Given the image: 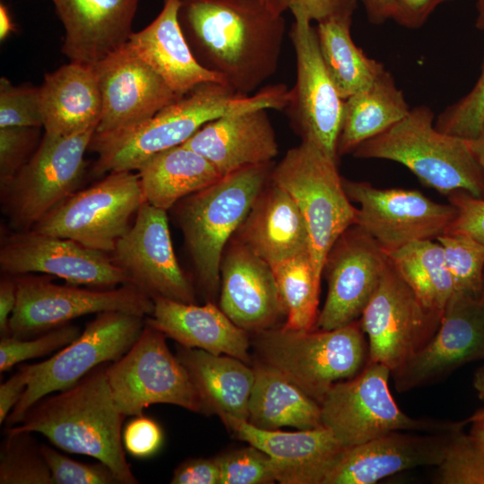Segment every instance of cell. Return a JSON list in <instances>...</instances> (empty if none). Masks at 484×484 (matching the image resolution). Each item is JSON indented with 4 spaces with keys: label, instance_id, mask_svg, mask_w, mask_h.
<instances>
[{
    "label": "cell",
    "instance_id": "obj_6",
    "mask_svg": "<svg viewBox=\"0 0 484 484\" xmlns=\"http://www.w3.org/2000/svg\"><path fill=\"white\" fill-rule=\"evenodd\" d=\"M272 163L247 167L178 202L177 220L202 288L219 290L225 246L270 179Z\"/></svg>",
    "mask_w": 484,
    "mask_h": 484
},
{
    "label": "cell",
    "instance_id": "obj_8",
    "mask_svg": "<svg viewBox=\"0 0 484 484\" xmlns=\"http://www.w3.org/2000/svg\"><path fill=\"white\" fill-rule=\"evenodd\" d=\"M391 370L368 361L355 376L336 383L320 403L322 426L345 448L393 431L449 433L468 422L415 419L397 405L389 386Z\"/></svg>",
    "mask_w": 484,
    "mask_h": 484
},
{
    "label": "cell",
    "instance_id": "obj_30",
    "mask_svg": "<svg viewBox=\"0 0 484 484\" xmlns=\"http://www.w3.org/2000/svg\"><path fill=\"white\" fill-rule=\"evenodd\" d=\"M39 90L45 134L69 136L96 128L102 99L92 65H64L45 74Z\"/></svg>",
    "mask_w": 484,
    "mask_h": 484
},
{
    "label": "cell",
    "instance_id": "obj_52",
    "mask_svg": "<svg viewBox=\"0 0 484 484\" xmlns=\"http://www.w3.org/2000/svg\"><path fill=\"white\" fill-rule=\"evenodd\" d=\"M32 374V365L20 367L8 380L0 385V423L7 417L22 398Z\"/></svg>",
    "mask_w": 484,
    "mask_h": 484
},
{
    "label": "cell",
    "instance_id": "obj_56",
    "mask_svg": "<svg viewBox=\"0 0 484 484\" xmlns=\"http://www.w3.org/2000/svg\"><path fill=\"white\" fill-rule=\"evenodd\" d=\"M14 30L11 14L5 4H0V39L4 40Z\"/></svg>",
    "mask_w": 484,
    "mask_h": 484
},
{
    "label": "cell",
    "instance_id": "obj_20",
    "mask_svg": "<svg viewBox=\"0 0 484 484\" xmlns=\"http://www.w3.org/2000/svg\"><path fill=\"white\" fill-rule=\"evenodd\" d=\"M92 66L102 99L95 134L134 127L179 98L128 41Z\"/></svg>",
    "mask_w": 484,
    "mask_h": 484
},
{
    "label": "cell",
    "instance_id": "obj_10",
    "mask_svg": "<svg viewBox=\"0 0 484 484\" xmlns=\"http://www.w3.org/2000/svg\"><path fill=\"white\" fill-rule=\"evenodd\" d=\"M145 317L118 311L97 314L81 334L51 358L31 364L32 374L22 398L5 423L22 421L30 409L43 397L69 388L103 364L123 357L139 338Z\"/></svg>",
    "mask_w": 484,
    "mask_h": 484
},
{
    "label": "cell",
    "instance_id": "obj_45",
    "mask_svg": "<svg viewBox=\"0 0 484 484\" xmlns=\"http://www.w3.org/2000/svg\"><path fill=\"white\" fill-rule=\"evenodd\" d=\"M39 128H0V188L13 180L39 147L41 141Z\"/></svg>",
    "mask_w": 484,
    "mask_h": 484
},
{
    "label": "cell",
    "instance_id": "obj_23",
    "mask_svg": "<svg viewBox=\"0 0 484 484\" xmlns=\"http://www.w3.org/2000/svg\"><path fill=\"white\" fill-rule=\"evenodd\" d=\"M220 419L238 439L271 457L281 484H324L345 449L324 426L285 432L261 429L233 417Z\"/></svg>",
    "mask_w": 484,
    "mask_h": 484
},
{
    "label": "cell",
    "instance_id": "obj_1",
    "mask_svg": "<svg viewBox=\"0 0 484 484\" xmlns=\"http://www.w3.org/2000/svg\"><path fill=\"white\" fill-rule=\"evenodd\" d=\"M290 0H180L178 20L197 61L240 95L277 71Z\"/></svg>",
    "mask_w": 484,
    "mask_h": 484
},
{
    "label": "cell",
    "instance_id": "obj_31",
    "mask_svg": "<svg viewBox=\"0 0 484 484\" xmlns=\"http://www.w3.org/2000/svg\"><path fill=\"white\" fill-rule=\"evenodd\" d=\"M177 357L195 387L203 413L247 419L255 381L253 367L229 355L181 345H177Z\"/></svg>",
    "mask_w": 484,
    "mask_h": 484
},
{
    "label": "cell",
    "instance_id": "obj_33",
    "mask_svg": "<svg viewBox=\"0 0 484 484\" xmlns=\"http://www.w3.org/2000/svg\"><path fill=\"white\" fill-rule=\"evenodd\" d=\"M255 381L246 421L265 430L292 427L298 430L322 426L320 404L278 371L254 363Z\"/></svg>",
    "mask_w": 484,
    "mask_h": 484
},
{
    "label": "cell",
    "instance_id": "obj_26",
    "mask_svg": "<svg viewBox=\"0 0 484 484\" xmlns=\"http://www.w3.org/2000/svg\"><path fill=\"white\" fill-rule=\"evenodd\" d=\"M65 28L62 52L94 65L125 44L140 0H51Z\"/></svg>",
    "mask_w": 484,
    "mask_h": 484
},
{
    "label": "cell",
    "instance_id": "obj_50",
    "mask_svg": "<svg viewBox=\"0 0 484 484\" xmlns=\"http://www.w3.org/2000/svg\"><path fill=\"white\" fill-rule=\"evenodd\" d=\"M358 0H290V11H300L312 22L352 16Z\"/></svg>",
    "mask_w": 484,
    "mask_h": 484
},
{
    "label": "cell",
    "instance_id": "obj_27",
    "mask_svg": "<svg viewBox=\"0 0 484 484\" xmlns=\"http://www.w3.org/2000/svg\"><path fill=\"white\" fill-rule=\"evenodd\" d=\"M152 299L153 311L145 322L178 345L250 363L249 333L235 324L213 303L199 306L161 297Z\"/></svg>",
    "mask_w": 484,
    "mask_h": 484
},
{
    "label": "cell",
    "instance_id": "obj_17",
    "mask_svg": "<svg viewBox=\"0 0 484 484\" xmlns=\"http://www.w3.org/2000/svg\"><path fill=\"white\" fill-rule=\"evenodd\" d=\"M0 268L5 274L46 273L99 289L131 282L110 254L33 229L12 231L2 238Z\"/></svg>",
    "mask_w": 484,
    "mask_h": 484
},
{
    "label": "cell",
    "instance_id": "obj_25",
    "mask_svg": "<svg viewBox=\"0 0 484 484\" xmlns=\"http://www.w3.org/2000/svg\"><path fill=\"white\" fill-rule=\"evenodd\" d=\"M267 110L255 108L219 117L203 125L183 145L203 156L222 177L272 163L279 146Z\"/></svg>",
    "mask_w": 484,
    "mask_h": 484
},
{
    "label": "cell",
    "instance_id": "obj_32",
    "mask_svg": "<svg viewBox=\"0 0 484 484\" xmlns=\"http://www.w3.org/2000/svg\"><path fill=\"white\" fill-rule=\"evenodd\" d=\"M137 170L144 201L167 212L223 177L208 160L183 144L151 156Z\"/></svg>",
    "mask_w": 484,
    "mask_h": 484
},
{
    "label": "cell",
    "instance_id": "obj_13",
    "mask_svg": "<svg viewBox=\"0 0 484 484\" xmlns=\"http://www.w3.org/2000/svg\"><path fill=\"white\" fill-rule=\"evenodd\" d=\"M166 337L145 322L130 350L107 365L113 398L125 417L142 415L145 408L156 403L203 412L195 387L186 367L169 349Z\"/></svg>",
    "mask_w": 484,
    "mask_h": 484
},
{
    "label": "cell",
    "instance_id": "obj_41",
    "mask_svg": "<svg viewBox=\"0 0 484 484\" xmlns=\"http://www.w3.org/2000/svg\"><path fill=\"white\" fill-rule=\"evenodd\" d=\"M81 333L77 325L66 324L47 331L39 337L20 339L11 335L3 336L0 340V371H7L22 361L61 350Z\"/></svg>",
    "mask_w": 484,
    "mask_h": 484
},
{
    "label": "cell",
    "instance_id": "obj_11",
    "mask_svg": "<svg viewBox=\"0 0 484 484\" xmlns=\"http://www.w3.org/2000/svg\"><path fill=\"white\" fill-rule=\"evenodd\" d=\"M144 202L138 174L113 171L72 194L31 229L111 254Z\"/></svg>",
    "mask_w": 484,
    "mask_h": 484
},
{
    "label": "cell",
    "instance_id": "obj_2",
    "mask_svg": "<svg viewBox=\"0 0 484 484\" xmlns=\"http://www.w3.org/2000/svg\"><path fill=\"white\" fill-rule=\"evenodd\" d=\"M286 85H271L254 95H240L220 82H205L134 127L109 134H93L89 150L98 154L91 173L137 170L151 156L181 145L211 120L241 110L285 109Z\"/></svg>",
    "mask_w": 484,
    "mask_h": 484
},
{
    "label": "cell",
    "instance_id": "obj_12",
    "mask_svg": "<svg viewBox=\"0 0 484 484\" xmlns=\"http://www.w3.org/2000/svg\"><path fill=\"white\" fill-rule=\"evenodd\" d=\"M13 276L17 299L9 330L16 338L34 337L90 314L118 311L146 317L153 311V299L131 282L108 289L82 288L28 273Z\"/></svg>",
    "mask_w": 484,
    "mask_h": 484
},
{
    "label": "cell",
    "instance_id": "obj_14",
    "mask_svg": "<svg viewBox=\"0 0 484 484\" xmlns=\"http://www.w3.org/2000/svg\"><path fill=\"white\" fill-rule=\"evenodd\" d=\"M291 13L289 36L296 56V82L285 110L301 141L314 143L338 161L344 99L325 67L312 21L300 11Z\"/></svg>",
    "mask_w": 484,
    "mask_h": 484
},
{
    "label": "cell",
    "instance_id": "obj_43",
    "mask_svg": "<svg viewBox=\"0 0 484 484\" xmlns=\"http://www.w3.org/2000/svg\"><path fill=\"white\" fill-rule=\"evenodd\" d=\"M220 484H269L276 481L271 457L249 445L217 456Z\"/></svg>",
    "mask_w": 484,
    "mask_h": 484
},
{
    "label": "cell",
    "instance_id": "obj_59",
    "mask_svg": "<svg viewBox=\"0 0 484 484\" xmlns=\"http://www.w3.org/2000/svg\"><path fill=\"white\" fill-rule=\"evenodd\" d=\"M477 18L475 26L480 30H484V0H477Z\"/></svg>",
    "mask_w": 484,
    "mask_h": 484
},
{
    "label": "cell",
    "instance_id": "obj_16",
    "mask_svg": "<svg viewBox=\"0 0 484 484\" xmlns=\"http://www.w3.org/2000/svg\"><path fill=\"white\" fill-rule=\"evenodd\" d=\"M350 201L359 205L356 226L386 253L445 234L456 216L449 203L432 201L418 190L376 188L367 182L342 178Z\"/></svg>",
    "mask_w": 484,
    "mask_h": 484
},
{
    "label": "cell",
    "instance_id": "obj_24",
    "mask_svg": "<svg viewBox=\"0 0 484 484\" xmlns=\"http://www.w3.org/2000/svg\"><path fill=\"white\" fill-rule=\"evenodd\" d=\"M220 308L238 327L256 333L286 316L272 266L240 240L222 257Z\"/></svg>",
    "mask_w": 484,
    "mask_h": 484
},
{
    "label": "cell",
    "instance_id": "obj_22",
    "mask_svg": "<svg viewBox=\"0 0 484 484\" xmlns=\"http://www.w3.org/2000/svg\"><path fill=\"white\" fill-rule=\"evenodd\" d=\"M452 433L393 431L345 448L324 484H374L406 470L437 466Z\"/></svg>",
    "mask_w": 484,
    "mask_h": 484
},
{
    "label": "cell",
    "instance_id": "obj_36",
    "mask_svg": "<svg viewBox=\"0 0 484 484\" xmlns=\"http://www.w3.org/2000/svg\"><path fill=\"white\" fill-rule=\"evenodd\" d=\"M386 255L423 305L442 315L454 285L437 240L414 241Z\"/></svg>",
    "mask_w": 484,
    "mask_h": 484
},
{
    "label": "cell",
    "instance_id": "obj_15",
    "mask_svg": "<svg viewBox=\"0 0 484 484\" xmlns=\"http://www.w3.org/2000/svg\"><path fill=\"white\" fill-rule=\"evenodd\" d=\"M441 316L423 305L388 258L378 286L359 318L369 360L393 372L428 342Z\"/></svg>",
    "mask_w": 484,
    "mask_h": 484
},
{
    "label": "cell",
    "instance_id": "obj_18",
    "mask_svg": "<svg viewBox=\"0 0 484 484\" xmlns=\"http://www.w3.org/2000/svg\"><path fill=\"white\" fill-rule=\"evenodd\" d=\"M484 359V292L454 291L439 326L418 352L391 373L398 392L444 380L462 366Z\"/></svg>",
    "mask_w": 484,
    "mask_h": 484
},
{
    "label": "cell",
    "instance_id": "obj_38",
    "mask_svg": "<svg viewBox=\"0 0 484 484\" xmlns=\"http://www.w3.org/2000/svg\"><path fill=\"white\" fill-rule=\"evenodd\" d=\"M0 450L1 484H54L40 445L30 432L7 428Z\"/></svg>",
    "mask_w": 484,
    "mask_h": 484
},
{
    "label": "cell",
    "instance_id": "obj_28",
    "mask_svg": "<svg viewBox=\"0 0 484 484\" xmlns=\"http://www.w3.org/2000/svg\"><path fill=\"white\" fill-rule=\"evenodd\" d=\"M180 0H164L156 18L145 28L132 32L128 43L179 97L198 85L223 83L194 56L178 20Z\"/></svg>",
    "mask_w": 484,
    "mask_h": 484
},
{
    "label": "cell",
    "instance_id": "obj_40",
    "mask_svg": "<svg viewBox=\"0 0 484 484\" xmlns=\"http://www.w3.org/2000/svg\"><path fill=\"white\" fill-rule=\"evenodd\" d=\"M433 480L437 484H484V450L470 434L462 429L453 432Z\"/></svg>",
    "mask_w": 484,
    "mask_h": 484
},
{
    "label": "cell",
    "instance_id": "obj_55",
    "mask_svg": "<svg viewBox=\"0 0 484 484\" xmlns=\"http://www.w3.org/2000/svg\"><path fill=\"white\" fill-rule=\"evenodd\" d=\"M470 436L484 450V410L478 411L468 419Z\"/></svg>",
    "mask_w": 484,
    "mask_h": 484
},
{
    "label": "cell",
    "instance_id": "obj_29",
    "mask_svg": "<svg viewBox=\"0 0 484 484\" xmlns=\"http://www.w3.org/2000/svg\"><path fill=\"white\" fill-rule=\"evenodd\" d=\"M239 240L271 266L309 252V237L293 197L270 177L238 229Z\"/></svg>",
    "mask_w": 484,
    "mask_h": 484
},
{
    "label": "cell",
    "instance_id": "obj_53",
    "mask_svg": "<svg viewBox=\"0 0 484 484\" xmlns=\"http://www.w3.org/2000/svg\"><path fill=\"white\" fill-rule=\"evenodd\" d=\"M17 299V284L13 275L5 274L0 281V333L9 336V322Z\"/></svg>",
    "mask_w": 484,
    "mask_h": 484
},
{
    "label": "cell",
    "instance_id": "obj_37",
    "mask_svg": "<svg viewBox=\"0 0 484 484\" xmlns=\"http://www.w3.org/2000/svg\"><path fill=\"white\" fill-rule=\"evenodd\" d=\"M286 310L282 327L312 330L318 318L321 279L315 274L310 254L290 258L272 266Z\"/></svg>",
    "mask_w": 484,
    "mask_h": 484
},
{
    "label": "cell",
    "instance_id": "obj_51",
    "mask_svg": "<svg viewBox=\"0 0 484 484\" xmlns=\"http://www.w3.org/2000/svg\"><path fill=\"white\" fill-rule=\"evenodd\" d=\"M452 0H394L392 20L408 29L423 26L440 4Z\"/></svg>",
    "mask_w": 484,
    "mask_h": 484
},
{
    "label": "cell",
    "instance_id": "obj_5",
    "mask_svg": "<svg viewBox=\"0 0 484 484\" xmlns=\"http://www.w3.org/2000/svg\"><path fill=\"white\" fill-rule=\"evenodd\" d=\"M255 360L269 366L317 402L338 382L358 375L369 361L359 319L332 330L274 327L254 333Z\"/></svg>",
    "mask_w": 484,
    "mask_h": 484
},
{
    "label": "cell",
    "instance_id": "obj_49",
    "mask_svg": "<svg viewBox=\"0 0 484 484\" xmlns=\"http://www.w3.org/2000/svg\"><path fill=\"white\" fill-rule=\"evenodd\" d=\"M220 470L217 456L189 458L174 471L172 484H220Z\"/></svg>",
    "mask_w": 484,
    "mask_h": 484
},
{
    "label": "cell",
    "instance_id": "obj_21",
    "mask_svg": "<svg viewBox=\"0 0 484 484\" xmlns=\"http://www.w3.org/2000/svg\"><path fill=\"white\" fill-rule=\"evenodd\" d=\"M388 264L386 253L358 226L349 228L324 266L328 290L315 328L332 330L358 321Z\"/></svg>",
    "mask_w": 484,
    "mask_h": 484
},
{
    "label": "cell",
    "instance_id": "obj_39",
    "mask_svg": "<svg viewBox=\"0 0 484 484\" xmlns=\"http://www.w3.org/2000/svg\"><path fill=\"white\" fill-rule=\"evenodd\" d=\"M442 246L454 291L473 297L484 292V245L473 238L445 233L436 238Z\"/></svg>",
    "mask_w": 484,
    "mask_h": 484
},
{
    "label": "cell",
    "instance_id": "obj_57",
    "mask_svg": "<svg viewBox=\"0 0 484 484\" xmlns=\"http://www.w3.org/2000/svg\"><path fill=\"white\" fill-rule=\"evenodd\" d=\"M473 154L481 169L484 177V125L480 134L470 140Z\"/></svg>",
    "mask_w": 484,
    "mask_h": 484
},
{
    "label": "cell",
    "instance_id": "obj_19",
    "mask_svg": "<svg viewBox=\"0 0 484 484\" xmlns=\"http://www.w3.org/2000/svg\"><path fill=\"white\" fill-rule=\"evenodd\" d=\"M110 255L131 283L151 298L194 303V287L173 249L167 211L144 202Z\"/></svg>",
    "mask_w": 484,
    "mask_h": 484
},
{
    "label": "cell",
    "instance_id": "obj_9",
    "mask_svg": "<svg viewBox=\"0 0 484 484\" xmlns=\"http://www.w3.org/2000/svg\"><path fill=\"white\" fill-rule=\"evenodd\" d=\"M95 127L69 136L43 134L29 161L0 188L3 214L12 231H25L78 191L85 177V152Z\"/></svg>",
    "mask_w": 484,
    "mask_h": 484
},
{
    "label": "cell",
    "instance_id": "obj_58",
    "mask_svg": "<svg viewBox=\"0 0 484 484\" xmlns=\"http://www.w3.org/2000/svg\"><path fill=\"white\" fill-rule=\"evenodd\" d=\"M473 386L479 398L484 402V367L476 370L473 376Z\"/></svg>",
    "mask_w": 484,
    "mask_h": 484
},
{
    "label": "cell",
    "instance_id": "obj_44",
    "mask_svg": "<svg viewBox=\"0 0 484 484\" xmlns=\"http://www.w3.org/2000/svg\"><path fill=\"white\" fill-rule=\"evenodd\" d=\"M9 126L43 127L39 87L0 79V128Z\"/></svg>",
    "mask_w": 484,
    "mask_h": 484
},
{
    "label": "cell",
    "instance_id": "obj_4",
    "mask_svg": "<svg viewBox=\"0 0 484 484\" xmlns=\"http://www.w3.org/2000/svg\"><path fill=\"white\" fill-rule=\"evenodd\" d=\"M357 158L398 162L426 186L448 195L464 191L483 198L484 177L470 140L439 131L435 115L426 105L411 108L400 121L362 143Z\"/></svg>",
    "mask_w": 484,
    "mask_h": 484
},
{
    "label": "cell",
    "instance_id": "obj_54",
    "mask_svg": "<svg viewBox=\"0 0 484 484\" xmlns=\"http://www.w3.org/2000/svg\"><path fill=\"white\" fill-rule=\"evenodd\" d=\"M367 13L370 22L381 24L392 19L394 8V0H358Z\"/></svg>",
    "mask_w": 484,
    "mask_h": 484
},
{
    "label": "cell",
    "instance_id": "obj_35",
    "mask_svg": "<svg viewBox=\"0 0 484 484\" xmlns=\"http://www.w3.org/2000/svg\"><path fill=\"white\" fill-rule=\"evenodd\" d=\"M351 21L352 16L332 17L315 27L324 63L343 99L368 89L385 69L354 43Z\"/></svg>",
    "mask_w": 484,
    "mask_h": 484
},
{
    "label": "cell",
    "instance_id": "obj_34",
    "mask_svg": "<svg viewBox=\"0 0 484 484\" xmlns=\"http://www.w3.org/2000/svg\"><path fill=\"white\" fill-rule=\"evenodd\" d=\"M410 109L402 91L385 69L368 89L344 99L338 157L352 153L362 143L402 119Z\"/></svg>",
    "mask_w": 484,
    "mask_h": 484
},
{
    "label": "cell",
    "instance_id": "obj_42",
    "mask_svg": "<svg viewBox=\"0 0 484 484\" xmlns=\"http://www.w3.org/2000/svg\"><path fill=\"white\" fill-rule=\"evenodd\" d=\"M435 125L443 133L467 140H473L480 134L484 125V60L473 88L446 107L437 116Z\"/></svg>",
    "mask_w": 484,
    "mask_h": 484
},
{
    "label": "cell",
    "instance_id": "obj_3",
    "mask_svg": "<svg viewBox=\"0 0 484 484\" xmlns=\"http://www.w3.org/2000/svg\"><path fill=\"white\" fill-rule=\"evenodd\" d=\"M108 364L77 383L36 402L14 431L39 433L65 452L93 457L108 465L122 484H136L125 458L118 409L106 374Z\"/></svg>",
    "mask_w": 484,
    "mask_h": 484
},
{
    "label": "cell",
    "instance_id": "obj_47",
    "mask_svg": "<svg viewBox=\"0 0 484 484\" xmlns=\"http://www.w3.org/2000/svg\"><path fill=\"white\" fill-rule=\"evenodd\" d=\"M448 197L456 216L446 233L467 235L484 245V198L464 191L453 192Z\"/></svg>",
    "mask_w": 484,
    "mask_h": 484
},
{
    "label": "cell",
    "instance_id": "obj_7",
    "mask_svg": "<svg viewBox=\"0 0 484 484\" xmlns=\"http://www.w3.org/2000/svg\"><path fill=\"white\" fill-rule=\"evenodd\" d=\"M271 179L298 205L307 228L312 264L321 279L330 250L357 220L358 208L345 192L337 161L314 143L301 141L272 168Z\"/></svg>",
    "mask_w": 484,
    "mask_h": 484
},
{
    "label": "cell",
    "instance_id": "obj_46",
    "mask_svg": "<svg viewBox=\"0 0 484 484\" xmlns=\"http://www.w3.org/2000/svg\"><path fill=\"white\" fill-rule=\"evenodd\" d=\"M40 447L54 484H122L114 471L101 462H79L47 445L42 444Z\"/></svg>",
    "mask_w": 484,
    "mask_h": 484
},
{
    "label": "cell",
    "instance_id": "obj_48",
    "mask_svg": "<svg viewBox=\"0 0 484 484\" xmlns=\"http://www.w3.org/2000/svg\"><path fill=\"white\" fill-rule=\"evenodd\" d=\"M125 450L132 456L143 459L153 455L161 446L163 432L160 425L143 414L134 416L122 433Z\"/></svg>",
    "mask_w": 484,
    "mask_h": 484
}]
</instances>
